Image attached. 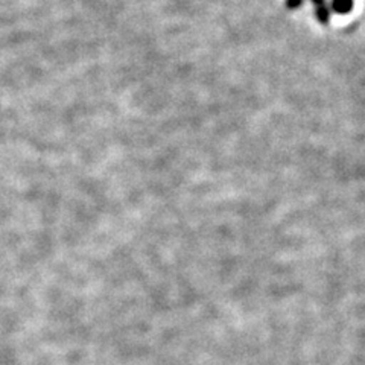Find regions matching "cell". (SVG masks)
Here are the masks:
<instances>
[{
	"label": "cell",
	"instance_id": "obj_1",
	"mask_svg": "<svg viewBox=\"0 0 365 365\" xmlns=\"http://www.w3.org/2000/svg\"><path fill=\"white\" fill-rule=\"evenodd\" d=\"M312 4L317 11V19L326 25L330 20V13H329V6L326 4V0H312Z\"/></svg>",
	"mask_w": 365,
	"mask_h": 365
},
{
	"label": "cell",
	"instance_id": "obj_2",
	"mask_svg": "<svg viewBox=\"0 0 365 365\" xmlns=\"http://www.w3.org/2000/svg\"><path fill=\"white\" fill-rule=\"evenodd\" d=\"M353 0H332V9L339 16H347L353 9Z\"/></svg>",
	"mask_w": 365,
	"mask_h": 365
},
{
	"label": "cell",
	"instance_id": "obj_3",
	"mask_svg": "<svg viewBox=\"0 0 365 365\" xmlns=\"http://www.w3.org/2000/svg\"><path fill=\"white\" fill-rule=\"evenodd\" d=\"M302 4H303V0H287V6H288L289 9L299 8Z\"/></svg>",
	"mask_w": 365,
	"mask_h": 365
}]
</instances>
